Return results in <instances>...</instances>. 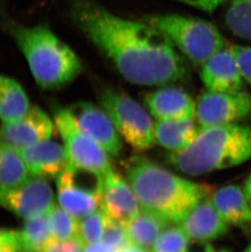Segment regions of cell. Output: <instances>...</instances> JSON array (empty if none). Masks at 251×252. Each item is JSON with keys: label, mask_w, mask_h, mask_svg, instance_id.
<instances>
[{"label": "cell", "mask_w": 251, "mask_h": 252, "mask_svg": "<svg viewBox=\"0 0 251 252\" xmlns=\"http://www.w3.org/2000/svg\"><path fill=\"white\" fill-rule=\"evenodd\" d=\"M69 16L130 83L165 86L187 79L185 58L162 32L148 22L119 17L95 0H71Z\"/></svg>", "instance_id": "obj_1"}, {"label": "cell", "mask_w": 251, "mask_h": 252, "mask_svg": "<svg viewBox=\"0 0 251 252\" xmlns=\"http://www.w3.org/2000/svg\"><path fill=\"white\" fill-rule=\"evenodd\" d=\"M126 178L141 209L169 224L180 223L197 203L212 193L211 186L176 176L140 158H134L128 166Z\"/></svg>", "instance_id": "obj_2"}, {"label": "cell", "mask_w": 251, "mask_h": 252, "mask_svg": "<svg viewBox=\"0 0 251 252\" xmlns=\"http://www.w3.org/2000/svg\"><path fill=\"white\" fill-rule=\"evenodd\" d=\"M6 28L22 51L36 84L57 90L81 74L80 59L66 43L43 25L26 27L7 21Z\"/></svg>", "instance_id": "obj_3"}, {"label": "cell", "mask_w": 251, "mask_h": 252, "mask_svg": "<svg viewBox=\"0 0 251 252\" xmlns=\"http://www.w3.org/2000/svg\"><path fill=\"white\" fill-rule=\"evenodd\" d=\"M250 158L251 126L238 124L201 128L188 147L169 155L174 167L191 176L236 167Z\"/></svg>", "instance_id": "obj_4"}, {"label": "cell", "mask_w": 251, "mask_h": 252, "mask_svg": "<svg viewBox=\"0 0 251 252\" xmlns=\"http://www.w3.org/2000/svg\"><path fill=\"white\" fill-rule=\"evenodd\" d=\"M145 22L156 27L174 46L197 65L225 48V40L211 22L178 14L150 15Z\"/></svg>", "instance_id": "obj_5"}, {"label": "cell", "mask_w": 251, "mask_h": 252, "mask_svg": "<svg viewBox=\"0 0 251 252\" xmlns=\"http://www.w3.org/2000/svg\"><path fill=\"white\" fill-rule=\"evenodd\" d=\"M100 105L120 136L135 150H145L156 142L154 124L150 115L130 95L107 88L100 96Z\"/></svg>", "instance_id": "obj_6"}, {"label": "cell", "mask_w": 251, "mask_h": 252, "mask_svg": "<svg viewBox=\"0 0 251 252\" xmlns=\"http://www.w3.org/2000/svg\"><path fill=\"white\" fill-rule=\"evenodd\" d=\"M53 116L66 152L67 167L93 171L104 177L113 171L109 155L78 127L69 108H55Z\"/></svg>", "instance_id": "obj_7"}, {"label": "cell", "mask_w": 251, "mask_h": 252, "mask_svg": "<svg viewBox=\"0 0 251 252\" xmlns=\"http://www.w3.org/2000/svg\"><path fill=\"white\" fill-rule=\"evenodd\" d=\"M104 176L84 169L67 167L57 178L59 205L81 220L101 207Z\"/></svg>", "instance_id": "obj_8"}, {"label": "cell", "mask_w": 251, "mask_h": 252, "mask_svg": "<svg viewBox=\"0 0 251 252\" xmlns=\"http://www.w3.org/2000/svg\"><path fill=\"white\" fill-rule=\"evenodd\" d=\"M251 114V95L246 92L208 91L196 103V118L201 128L236 124Z\"/></svg>", "instance_id": "obj_9"}, {"label": "cell", "mask_w": 251, "mask_h": 252, "mask_svg": "<svg viewBox=\"0 0 251 252\" xmlns=\"http://www.w3.org/2000/svg\"><path fill=\"white\" fill-rule=\"evenodd\" d=\"M54 204V193L46 179L31 177L11 188L0 186V206L26 220L47 214Z\"/></svg>", "instance_id": "obj_10"}, {"label": "cell", "mask_w": 251, "mask_h": 252, "mask_svg": "<svg viewBox=\"0 0 251 252\" xmlns=\"http://www.w3.org/2000/svg\"><path fill=\"white\" fill-rule=\"evenodd\" d=\"M78 127L97 143L112 157L123 151L121 136L113 122L102 108L93 103L78 102L69 107Z\"/></svg>", "instance_id": "obj_11"}, {"label": "cell", "mask_w": 251, "mask_h": 252, "mask_svg": "<svg viewBox=\"0 0 251 252\" xmlns=\"http://www.w3.org/2000/svg\"><path fill=\"white\" fill-rule=\"evenodd\" d=\"M50 117L38 106H31L21 120L0 126V142L17 150L49 140L53 131Z\"/></svg>", "instance_id": "obj_12"}, {"label": "cell", "mask_w": 251, "mask_h": 252, "mask_svg": "<svg viewBox=\"0 0 251 252\" xmlns=\"http://www.w3.org/2000/svg\"><path fill=\"white\" fill-rule=\"evenodd\" d=\"M100 207L110 219L124 225L141 208L129 183L114 170L104 177Z\"/></svg>", "instance_id": "obj_13"}, {"label": "cell", "mask_w": 251, "mask_h": 252, "mask_svg": "<svg viewBox=\"0 0 251 252\" xmlns=\"http://www.w3.org/2000/svg\"><path fill=\"white\" fill-rule=\"evenodd\" d=\"M201 78L208 91L216 93H237L244 84L237 58L230 47L219 51L204 63Z\"/></svg>", "instance_id": "obj_14"}, {"label": "cell", "mask_w": 251, "mask_h": 252, "mask_svg": "<svg viewBox=\"0 0 251 252\" xmlns=\"http://www.w3.org/2000/svg\"><path fill=\"white\" fill-rule=\"evenodd\" d=\"M145 104L157 121H184L196 116V103L186 92L166 87L146 95Z\"/></svg>", "instance_id": "obj_15"}, {"label": "cell", "mask_w": 251, "mask_h": 252, "mask_svg": "<svg viewBox=\"0 0 251 252\" xmlns=\"http://www.w3.org/2000/svg\"><path fill=\"white\" fill-rule=\"evenodd\" d=\"M18 151L33 177L57 179L68 164L64 145L50 139Z\"/></svg>", "instance_id": "obj_16"}, {"label": "cell", "mask_w": 251, "mask_h": 252, "mask_svg": "<svg viewBox=\"0 0 251 252\" xmlns=\"http://www.w3.org/2000/svg\"><path fill=\"white\" fill-rule=\"evenodd\" d=\"M190 239L208 242L220 238L229 228L210 197L197 203L180 223Z\"/></svg>", "instance_id": "obj_17"}, {"label": "cell", "mask_w": 251, "mask_h": 252, "mask_svg": "<svg viewBox=\"0 0 251 252\" xmlns=\"http://www.w3.org/2000/svg\"><path fill=\"white\" fill-rule=\"evenodd\" d=\"M211 201L221 218L229 225L251 222V207L243 189L237 185L223 186L212 194Z\"/></svg>", "instance_id": "obj_18"}, {"label": "cell", "mask_w": 251, "mask_h": 252, "mask_svg": "<svg viewBox=\"0 0 251 252\" xmlns=\"http://www.w3.org/2000/svg\"><path fill=\"white\" fill-rule=\"evenodd\" d=\"M31 107L22 85L15 79L0 74V120L2 124L19 121Z\"/></svg>", "instance_id": "obj_19"}, {"label": "cell", "mask_w": 251, "mask_h": 252, "mask_svg": "<svg viewBox=\"0 0 251 252\" xmlns=\"http://www.w3.org/2000/svg\"><path fill=\"white\" fill-rule=\"evenodd\" d=\"M201 127L191 120L157 121L154 124V136L159 145L172 152L188 147L197 138Z\"/></svg>", "instance_id": "obj_20"}, {"label": "cell", "mask_w": 251, "mask_h": 252, "mask_svg": "<svg viewBox=\"0 0 251 252\" xmlns=\"http://www.w3.org/2000/svg\"><path fill=\"white\" fill-rule=\"evenodd\" d=\"M169 224L156 215L141 209L139 214L124 225L130 243L151 250L153 246Z\"/></svg>", "instance_id": "obj_21"}, {"label": "cell", "mask_w": 251, "mask_h": 252, "mask_svg": "<svg viewBox=\"0 0 251 252\" xmlns=\"http://www.w3.org/2000/svg\"><path fill=\"white\" fill-rule=\"evenodd\" d=\"M31 176L18 150L0 142V186L17 187L26 184Z\"/></svg>", "instance_id": "obj_22"}, {"label": "cell", "mask_w": 251, "mask_h": 252, "mask_svg": "<svg viewBox=\"0 0 251 252\" xmlns=\"http://www.w3.org/2000/svg\"><path fill=\"white\" fill-rule=\"evenodd\" d=\"M17 233L21 252H43L52 239L46 215L26 220Z\"/></svg>", "instance_id": "obj_23"}, {"label": "cell", "mask_w": 251, "mask_h": 252, "mask_svg": "<svg viewBox=\"0 0 251 252\" xmlns=\"http://www.w3.org/2000/svg\"><path fill=\"white\" fill-rule=\"evenodd\" d=\"M52 239L67 240L78 237V220L55 203L46 214Z\"/></svg>", "instance_id": "obj_24"}, {"label": "cell", "mask_w": 251, "mask_h": 252, "mask_svg": "<svg viewBox=\"0 0 251 252\" xmlns=\"http://www.w3.org/2000/svg\"><path fill=\"white\" fill-rule=\"evenodd\" d=\"M225 22L235 35L251 40V0H230Z\"/></svg>", "instance_id": "obj_25"}, {"label": "cell", "mask_w": 251, "mask_h": 252, "mask_svg": "<svg viewBox=\"0 0 251 252\" xmlns=\"http://www.w3.org/2000/svg\"><path fill=\"white\" fill-rule=\"evenodd\" d=\"M107 221L108 216L101 207L83 219L78 220V237L84 245L102 241Z\"/></svg>", "instance_id": "obj_26"}, {"label": "cell", "mask_w": 251, "mask_h": 252, "mask_svg": "<svg viewBox=\"0 0 251 252\" xmlns=\"http://www.w3.org/2000/svg\"><path fill=\"white\" fill-rule=\"evenodd\" d=\"M190 238L180 226L166 227L159 235L150 252H182Z\"/></svg>", "instance_id": "obj_27"}, {"label": "cell", "mask_w": 251, "mask_h": 252, "mask_svg": "<svg viewBox=\"0 0 251 252\" xmlns=\"http://www.w3.org/2000/svg\"><path fill=\"white\" fill-rule=\"evenodd\" d=\"M102 241L116 252L130 243L124 224L114 221L109 217Z\"/></svg>", "instance_id": "obj_28"}, {"label": "cell", "mask_w": 251, "mask_h": 252, "mask_svg": "<svg viewBox=\"0 0 251 252\" xmlns=\"http://www.w3.org/2000/svg\"><path fill=\"white\" fill-rule=\"evenodd\" d=\"M230 48L237 58L242 78L251 87V47L232 45Z\"/></svg>", "instance_id": "obj_29"}, {"label": "cell", "mask_w": 251, "mask_h": 252, "mask_svg": "<svg viewBox=\"0 0 251 252\" xmlns=\"http://www.w3.org/2000/svg\"><path fill=\"white\" fill-rule=\"evenodd\" d=\"M85 245L79 237L67 240L52 239L43 252H83Z\"/></svg>", "instance_id": "obj_30"}, {"label": "cell", "mask_w": 251, "mask_h": 252, "mask_svg": "<svg viewBox=\"0 0 251 252\" xmlns=\"http://www.w3.org/2000/svg\"><path fill=\"white\" fill-rule=\"evenodd\" d=\"M0 252H21L17 231L0 229Z\"/></svg>", "instance_id": "obj_31"}, {"label": "cell", "mask_w": 251, "mask_h": 252, "mask_svg": "<svg viewBox=\"0 0 251 252\" xmlns=\"http://www.w3.org/2000/svg\"><path fill=\"white\" fill-rule=\"evenodd\" d=\"M185 4L197 9L202 10L204 12H213L220 5L223 4L226 0H178Z\"/></svg>", "instance_id": "obj_32"}, {"label": "cell", "mask_w": 251, "mask_h": 252, "mask_svg": "<svg viewBox=\"0 0 251 252\" xmlns=\"http://www.w3.org/2000/svg\"><path fill=\"white\" fill-rule=\"evenodd\" d=\"M182 252H216L213 247L205 241L191 239Z\"/></svg>", "instance_id": "obj_33"}, {"label": "cell", "mask_w": 251, "mask_h": 252, "mask_svg": "<svg viewBox=\"0 0 251 252\" xmlns=\"http://www.w3.org/2000/svg\"><path fill=\"white\" fill-rule=\"evenodd\" d=\"M83 252H116L103 241L86 245Z\"/></svg>", "instance_id": "obj_34"}, {"label": "cell", "mask_w": 251, "mask_h": 252, "mask_svg": "<svg viewBox=\"0 0 251 252\" xmlns=\"http://www.w3.org/2000/svg\"><path fill=\"white\" fill-rule=\"evenodd\" d=\"M118 252H150V251L146 250L145 248L139 247V246L133 244V243H128L127 245L120 249Z\"/></svg>", "instance_id": "obj_35"}, {"label": "cell", "mask_w": 251, "mask_h": 252, "mask_svg": "<svg viewBox=\"0 0 251 252\" xmlns=\"http://www.w3.org/2000/svg\"><path fill=\"white\" fill-rule=\"evenodd\" d=\"M243 191L247 200L249 201L250 203H251V174L245 181Z\"/></svg>", "instance_id": "obj_36"}, {"label": "cell", "mask_w": 251, "mask_h": 252, "mask_svg": "<svg viewBox=\"0 0 251 252\" xmlns=\"http://www.w3.org/2000/svg\"><path fill=\"white\" fill-rule=\"evenodd\" d=\"M244 252H251V245H250L248 248L246 249Z\"/></svg>", "instance_id": "obj_37"}, {"label": "cell", "mask_w": 251, "mask_h": 252, "mask_svg": "<svg viewBox=\"0 0 251 252\" xmlns=\"http://www.w3.org/2000/svg\"><path fill=\"white\" fill-rule=\"evenodd\" d=\"M219 252H231L230 251L227 250V249H223V250L220 251Z\"/></svg>", "instance_id": "obj_38"}]
</instances>
